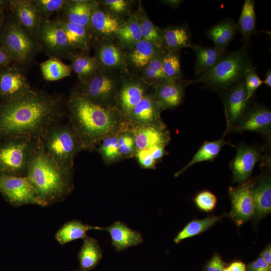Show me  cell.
<instances>
[{
	"label": "cell",
	"mask_w": 271,
	"mask_h": 271,
	"mask_svg": "<svg viewBox=\"0 0 271 271\" xmlns=\"http://www.w3.org/2000/svg\"><path fill=\"white\" fill-rule=\"evenodd\" d=\"M63 115V102L59 97L33 89L0 105V138H39Z\"/></svg>",
	"instance_id": "cell-1"
},
{
	"label": "cell",
	"mask_w": 271,
	"mask_h": 271,
	"mask_svg": "<svg viewBox=\"0 0 271 271\" xmlns=\"http://www.w3.org/2000/svg\"><path fill=\"white\" fill-rule=\"evenodd\" d=\"M69 123L83 150H91L105 137L118 132L124 120L114 107L98 104L79 90L70 94L66 102Z\"/></svg>",
	"instance_id": "cell-2"
},
{
	"label": "cell",
	"mask_w": 271,
	"mask_h": 271,
	"mask_svg": "<svg viewBox=\"0 0 271 271\" xmlns=\"http://www.w3.org/2000/svg\"><path fill=\"white\" fill-rule=\"evenodd\" d=\"M72 175L73 169L60 166L46 154L39 139L26 176L47 206L62 200L71 194L74 188Z\"/></svg>",
	"instance_id": "cell-3"
},
{
	"label": "cell",
	"mask_w": 271,
	"mask_h": 271,
	"mask_svg": "<svg viewBox=\"0 0 271 271\" xmlns=\"http://www.w3.org/2000/svg\"><path fill=\"white\" fill-rule=\"evenodd\" d=\"M244 46L238 50L226 53L198 79L190 83L200 82L217 89H226L244 80L245 74L252 67Z\"/></svg>",
	"instance_id": "cell-4"
},
{
	"label": "cell",
	"mask_w": 271,
	"mask_h": 271,
	"mask_svg": "<svg viewBox=\"0 0 271 271\" xmlns=\"http://www.w3.org/2000/svg\"><path fill=\"white\" fill-rule=\"evenodd\" d=\"M40 142L46 154L65 168L73 169L76 155L83 150L79 139L69 122H57L40 137Z\"/></svg>",
	"instance_id": "cell-5"
},
{
	"label": "cell",
	"mask_w": 271,
	"mask_h": 271,
	"mask_svg": "<svg viewBox=\"0 0 271 271\" xmlns=\"http://www.w3.org/2000/svg\"><path fill=\"white\" fill-rule=\"evenodd\" d=\"M7 138L9 141L0 145L1 175L26 176L40 138L15 136Z\"/></svg>",
	"instance_id": "cell-6"
},
{
	"label": "cell",
	"mask_w": 271,
	"mask_h": 271,
	"mask_svg": "<svg viewBox=\"0 0 271 271\" xmlns=\"http://www.w3.org/2000/svg\"><path fill=\"white\" fill-rule=\"evenodd\" d=\"M0 44L13 60L21 65L30 63L41 50L35 39L14 19L5 22Z\"/></svg>",
	"instance_id": "cell-7"
},
{
	"label": "cell",
	"mask_w": 271,
	"mask_h": 271,
	"mask_svg": "<svg viewBox=\"0 0 271 271\" xmlns=\"http://www.w3.org/2000/svg\"><path fill=\"white\" fill-rule=\"evenodd\" d=\"M41 50L50 58L68 59L73 51L70 47L66 34L55 20L43 19L35 38Z\"/></svg>",
	"instance_id": "cell-8"
},
{
	"label": "cell",
	"mask_w": 271,
	"mask_h": 271,
	"mask_svg": "<svg viewBox=\"0 0 271 271\" xmlns=\"http://www.w3.org/2000/svg\"><path fill=\"white\" fill-rule=\"evenodd\" d=\"M0 192L17 206L28 204L47 206L26 176L1 175Z\"/></svg>",
	"instance_id": "cell-9"
},
{
	"label": "cell",
	"mask_w": 271,
	"mask_h": 271,
	"mask_svg": "<svg viewBox=\"0 0 271 271\" xmlns=\"http://www.w3.org/2000/svg\"><path fill=\"white\" fill-rule=\"evenodd\" d=\"M255 180L250 178L236 187L229 188L231 207L227 216L237 227L254 217L255 204L251 188Z\"/></svg>",
	"instance_id": "cell-10"
},
{
	"label": "cell",
	"mask_w": 271,
	"mask_h": 271,
	"mask_svg": "<svg viewBox=\"0 0 271 271\" xmlns=\"http://www.w3.org/2000/svg\"><path fill=\"white\" fill-rule=\"evenodd\" d=\"M118 88L117 79L100 69L79 90L93 102L104 107H113L111 102L115 100Z\"/></svg>",
	"instance_id": "cell-11"
},
{
	"label": "cell",
	"mask_w": 271,
	"mask_h": 271,
	"mask_svg": "<svg viewBox=\"0 0 271 271\" xmlns=\"http://www.w3.org/2000/svg\"><path fill=\"white\" fill-rule=\"evenodd\" d=\"M8 8L14 19L35 39L43 18L34 0H9Z\"/></svg>",
	"instance_id": "cell-12"
},
{
	"label": "cell",
	"mask_w": 271,
	"mask_h": 271,
	"mask_svg": "<svg viewBox=\"0 0 271 271\" xmlns=\"http://www.w3.org/2000/svg\"><path fill=\"white\" fill-rule=\"evenodd\" d=\"M224 102L227 131L235 128L245 114L248 101L244 80L229 87Z\"/></svg>",
	"instance_id": "cell-13"
},
{
	"label": "cell",
	"mask_w": 271,
	"mask_h": 271,
	"mask_svg": "<svg viewBox=\"0 0 271 271\" xmlns=\"http://www.w3.org/2000/svg\"><path fill=\"white\" fill-rule=\"evenodd\" d=\"M33 89L18 68L8 65L0 68V95L5 100L19 97Z\"/></svg>",
	"instance_id": "cell-14"
},
{
	"label": "cell",
	"mask_w": 271,
	"mask_h": 271,
	"mask_svg": "<svg viewBox=\"0 0 271 271\" xmlns=\"http://www.w3.org/2000/svg\"><path fill=\"white\" fill-rule=\"evenodd\" d=\"M260 159L261 155L257 149L245 145L237 147L230 164L233 182L239 184L250 179L255 165Z\"/></svg>",
	"instance_id": "cell-15"
},
{
	"label": "cell",
	"mask_w": 271,
	"mask_h": 271,
	"mask_svg": "<svg viewBox=\"0 0 271 271\" xmlns=\"http://www.w3.org/2000/svg\"><path fill=\"white\" fill-rule=\"evenodd\" d=\"M133 132L137 150L147 149L157 145L166 146L169 134L163 122L129 126Z\"/></svg>",
	"instance_id": "cell-16"
},
{
	"label": "cell",
	"mask_w": 271,
	"mask_h": 271,
	"mask_svg": "<svg viewBox=\"0 0 271 271\" xmlns=\"http://www.w3.org/2000/svg\"><path fill=\"white\" fill-rule=\"evenodd\" d=\"M147 93L146 86L134 80L124 82L118 88L115 98L117 104L115 109L124 121L128 119L133 107Z\"/></svg>",
	"instance_id": "cell-17"
},
{
	"label": "cell",
	"mask_w": 271,
	"mask_h": 271,
	"mask_svg": "<svg viewBox=\"0 0 271 271\" xmlns=\"http://www.w3.org/2000/svg\"><path fill=\"white\" fill-rule=\"evenodd\" d=\"M162 110L154 93H147L135 105L125 121L130 126L157 122L162 120L161 113Z\"/></svg>",
	"instance_id": "cell-18"
},
{
	"label": "cell",
	"mask_w": 271,
	"mask_h": 271,
	"mask_svg": "<svg viewBox=\"0 0 271 271\" xmlns=\"http://www.w3.org/2000/svg\"><path fill=\"white\" fill-rule=\"evenodd\" d=\"M255 204L254 224L271 212V179L267 173H262L255 179L251 188Z\"/></svg>",
	"instance_id": "cell-19"
},
{
	"label": "cell",
	"mask_w": 271,
	"mask_h": 271,
	"mask_svg": "<svg viewBox=\"0 0 271 271\" xmlns=\"http://www.w3.org/2000/svg\"><path fill=\"white\" fill-rule=\"evenodd\" d=\"M99 4V2L95 1L68 0L60 11L61 17L69 22L90 30L92 13Z\"/></svg>",
	"instance_id": "cell-20"
},
{
	"label": "cell",
	"mask_w": 271,
	"mask_h": 271,
	"mask_svg": "<svg viewBox=\"0 0 271 271\" xmlns=\"http://www.w3.org/2000/svg\"><path fill=\"white\" fill-rule=\"evenodd\" d=\"M238 131H253L267 134L271 129V111L266 107H254L244 114L234 128Z\"/></svg>",
	"instance_id": "cell-21"
},
{
	"label": "cell",
	"mask_w": 271,
	"mask_h": 271,
	"mask_svg": "<svg viewBox=\"0 0 271 271\" xmlns=\"http://www.w3.org/2000/svg\"><path fill=\"white\" fill-rule=\"evenodd\" d=\"M111 238V245L117 251H121L131 246H137L143 241L142 235L124 223L117 221L111 225L103 227Z\"/></svg>",
	"instance_id": "cell-22"
},
{
	"label": "cell",
	"mask_w": 271,
	"mask_h": 271,
	"mask_svg": "<svg viewBox=\"0 0 271 271\" xmlns=\"http://www.w3.org/2000/svg\"><path fill=\"white\" fill-rule=\"evenodd\" d=\"M154 95L163 110L178 106L184 96L185 84L180 81H165L154 86Z\"/></svg>",
	"instance_id": "cell-23"
},
{
	"label": "cell",
	"mask_w": 271,
	"mask_h": 271,
	"mask_svg": "<svg viewBox=\"0 0 271 271\" xmlns=\"http://www.w3.org/2000/svg\"><path fill=\"white\" fill-rule=\"evenodd\" d=\"M121 22L118 17L114 15L99 5L93 10L90 22V30L92 36L106 37L115 35Z\"/></svg>",
	"instance_id": "cell-24"
},
{
	"label": "cell",
	"mask_w": 271,
	"mask_h": 271,
	"mask_svg": "<svg viewBox=\"0 0 271 271\" xmlns=\"http://www.w3.org/2000/svg\"><path fill=\"white\" fill-rule=\"evenodd\" d=\"M56 20L63 28L69 45L73 51L85 52L88 50L93 36L90 30L69 22L62 17H59Z\"/></svg>",
	"instance_id": "cell-25"
},
{
	"label": "cell",
	"mask_w": 271,
	"mask_h": 271,
	"mask_svg": "<svg viewBox=\"0 0 271 271\" xmlns=\"http://www.w3.org/2000/svg\"><path fill=\"white\" fill-rule=\"evenodd\" d=\"M72 70L76 73L81 85L90 80L100 69L97 59L84 52L74 51L69 56Z\"/></svg>",
	"instance_id": "cell-26"
},
{
	"label": "cell",
	"mask_w": 271,
	"mask_h": 271,
	"mask_svg": "<svg viewBox=\"0 0 271 271\" xmlns=\"http://www.w3.org/2000/svg\"><path fill=\"white\" fill-rule=\"evenodd\" d=\"M103 227L84 224L80 220H72L65 223L55 234L56 240L61 245L79 239H84L92 230H103Z\"/></svg>",
	"instance_id": "cell-27"
},
{
	"label": "cell",
	"mask_w": 271,
	"mask_h": 271,
	"mask_svg": "<svg viewBox=\"0 0 271 271\" xmlns=\"http://www.w3.org/2000/svg\"><path fill=\"white\" fill-rule=\"evenodd\" d=\"M190 48L196 55V61L194 67L195 76L201 75L211 68L226 53L225 50L216 47H206L192 44Z\"/></svg>",
	"instance_id": "cell-28"
},
{
	"label": "cell",
	"mask_w": 271,
	"mask_h": 271,
	"mask_svg": "<svg viewBox=\"0 0 271 271\" xmlns=\"http://www.w3.org/2000/svg\"><path fill=\"white\" fill-rule=\"evenodd\" d=\"M163 48L167 51H177L190 48L192 43L188 28L185 26H171L161 29Z\"/></svg>",
	"instance_id": "cell-29"
},
{
	"label": "cell",
	"mask_w": 271,
	"mask_h": 271,
	"mask_svg": "<svg viewBox=\"0 0 271 271\" xmlns=\"http://www.w3.org/2000/svg\"><path fill=\"white\" fill-rule=\"evenodd\" d=\"M226 216H227L226 213L219 216L211 214L204 219H193L188 222L177 233L174 239V241L176 244H178L186 239L199 235Z\"/></svg>",
	"instance_id": "cell-30"
},
{
	"label": "cell",
	"mask_w": 271,
	"mask_h": 271,
	"mask_svg": "<svg viewBox=\"0 0 271 271\" xmlns=\"http://www.w3.org/2000/svg\"><path fill=\"white\" fill-rule=\"evenodd\" d=\"M237 30V25L234 21L227 20L211 27L206 34L208 39L213 41L215 47L225 50L232 40Z\"/></svg>",
	"instance_id": "cell-31"
},
{
	"label": "cell",
	"mask_w": 271,
	"mask_h": 271,
	"mask_svg": "<svg viewBox=\"0 0 271 271\" xmlns=\"http://www.w3.org/2000/svg\"><path fill=\"white\" fill-rule=\"evenodd\" d=\"M102 256V249L96 239L89 236L83 239L82 245L78 255L80 266L83 271L94 268Z\"/></svg>",
	"instance_id": "cell-32"
},
{
	"label": "cell",
	"mask_w": 271,
	"mask_h": 271,
	"mask_svg": "<svg viewBox=\"0 0 271 271\" xmlns=\"http://www.w3.org/2000/svg\"><path fill=\"white\" fill-rule=\"evenodd\" d=\"M226 144H228V142L225 141L223 138L213 141L204 142L190 161L176 172L175 176H179L195 164L204 161H212Z\"/></svg>",
	"instance_id": "cell-33"
},
{
	"label": "cell",
	"mask_w": 271,
	"mask_h": 271,
	"mask_svg": "<svg viewBox=\"0 0 271 271\" xmlns=\"http://www.w3.org/2000/svg\"><path fill=\"white\" fill-rule=\"evenodd\" d=\"M94 57L98 60L100 68H119L124 63V56L121 50L116 45L110 43L99 45Z\"/></svg>",
	"instance_id": "cell-34"
},
{
	"label": "cell",
	"mask_w": 271,
	"mask_h": 271,
	"mask_svg": "<svg viewBox=\"0 0 271 271\" xmlns=\"http://www.w3.org/2000/svg\"><path fill=\"white\" fill-rule=\"evenodd\" d=\"M162 50L142 39L131 48L128 59L134 67L143 69Z\"/></svg>",
	"instance_id": "cell-35"
},
{
	"label": "cell",
	"mask_w": 271,
	"mask_h": 271,
	"mask_svg": "<svg viewBox=\"0 0 271 271\" xmlns=\"http://www.w3.org/2000/svg\"><path fill=\"white\" fill-rule=\"evenodd\" d=\"M136 14L140 24L142 39L151 43L159 49H164L161 29L150 20L142 8H139Z\"/></svg>",
	"instance_id": "cell-36"
},
{
	"label": "cell",
	"mask_w": 271,
	"mask_h": 271,
	"mask_svg": "<svg viewBox=\"0 0 271 271\" xmlns=\"http://www.w3.org/2000/svg\"><path fill=\"white\" fill-rule=\"evenodd\" d=\"M237 25L244 43H247L256 29L254 1L245 0Z\"/></svg>",
	"instance_id": "cell-37"
},
{
	"label": "cell",
	"mask_w": 271,
	"mask_h": 271,
	"mask_svg": "<svg viewBox=\"0 0 271 271\" xmlns=\"http://www.w3.org/2000/svg\"><path fill=\"white\" fill-rule=\"evenodd\" d=\"M40 68L44 79L48 81H55L69 77L72 71L70 65L56 58H50L40 63Z\"/></svg>",
	"instance_id": "cell-38"
},
{
	"label": "cell",
	"mask_w": 271,
	"mask_h": 271,
	"mask_svg": "<svg viewBox=\"0 0 271 271\" xmlns=\"http://www.w3.org/2000/svg\"><path fill=\"white\" fill-rule=\"evenodd\" d=\"M115 35L123 44L130 48L142 39L136 13L132 14L126 22L121 24Z\"/></svg>",
	"instance_id": "cell-39"
},
{
	"label": "cell",
	"mask_w": 271,
	"mask_h": 271,
	"mask_svg": "<svg viewBox=\"0 0 271 271\" xmlns=\"http://www.w3.org/2000/svg\"><path fill=\"white\" fill-rule=\"evenodd\" d=\"M117 132L105 137L96 146L98 152L104 162L108 164L121 160L118 144Z\"/></svg>",
	"instance_id": "cell-40"
},
{
	"label": "cell",
	"mask_w": 271,
	"mask_h": 271,
	"mask_svg": "<svg viewBox=\"0 0 271 271\" xmlns=\"http://www.w3.org/2000/svg\"><path fill=\"white\" fill-rule=\"evenodd\" d=\"M165 52V49L162 50L143 69L144 79L149 84L154 86L166 81L162 68L163 59Z\"/></svg>",
	"instance_id": "cell-41"
},
{
	"label": "cell",
	"mask_w": 271,
	"mask_h": 271,
	"mask_svg": "<svg viewBox=\"0 0 271 271\" xmlns=\"http://www.w3.org/2000/svg\"><path fill=\"white\" fill-rule=\"evenodd\" d=\"M117 141L121 159L135 156L137 149L133 134L126 123H123L118 131Z\"/></svg>",
	"instance_id": "cell-42"
},
{
	"label": "cell",
	"mask_w": 271,
	"mask_h": 271,
	"mask_svg": "<svg viewBox=\"0 0 271 271\" xmlns=\"http://www.w3.org/2000/svg\"><path fill=\"white\" fill-rule=\"evenodd\" d=\"M163 71L166 81H180L181 65L177 51H166L162 64Z\"/></svg>",
	"instance_id": "cell-43"
},
{
	"label": "cell",
	"mask_w": 271,
	"mask_h": 271,
	"mask_svg": "<svg viewBox=\"0 0 271 271\" xmlns=\"http://www.w3.org/2000/svg\"><path fill=\"white\" fill-rule=\"evenodd\" d=\"M193 201L197 208L200 211L210 213L215 208L217 198L210 191L204 190L198 192L195 196Z\"/></svg>",
	"instance_id": "cell-44"
},
{
	"label": "cell",
	"mask_w": 271,
	"mask_h": 271,
	"mask_svg": "<svg viewBox=\"0 0 271 271\" xmlns=\"http://www.w3.org/2000/svg\"><path fill=\"white\" fill-rule=\"evenodd\" d=\"M43 19H49L54 13L61 11L68 0H34Z\"/></svg>",
	"instance_id": "cell-45"
},
{
	"label": "cell",
	"mask_w": 271,
	"mask_h": 271,
	"mask_svg": "<svg viewBox=\"0 0 271 271\" xmlns=\"http://www.w3.org/2000/svg\"><path fill=\"white\" fill-rule=\"evenodd\" d=\"M244 82L246 91V100L248 101L256 90L262 84V80L260 79L255 69L252 66L246 71L244 78Z\"/></svg>",
	"instance_id": "cell-46"
},
{
	"label": "cell",
	"mask_w": 271,
	"mask_h": 271,
	"mask_svg": "<svg viewBox=\"0 0 271 271\" xmlns=\"http://www.w3.org/2000/svg\"><path fill=\"white\" fill-rule=\"evenodd\" d=\"M99 3L104 7L105 10L116 16L125 13L129 6L128 2L124 0H104Z\"/></svg>",
	"instance_id": "cell-47"
},
{
	"label": "cell",
	"mask_w": 271,
	"mask_h": 271,
	"mask_svg": "<svg viewBox=\"0 0 271 271\" xmlns=\"http://www.w3.org/2000/svg\"><path fill=\"white\" fill-rule=\"evenodd\" d=\"M135 157L141 167L147 169H154L157 163L152 157L148 149L137 150Z\"/></svg>",
	"instance_id": "cell-48"
},
{
	"label": "cell",
	"mask_w": 271,
	"mask_h": 271,
	"mask_svg": "<svg viewBox=\"0 0 271 271\" xmlns=\"http://www.w3.org/2000/svg\"><path fill=\"white\" fill-rule=\"evenodd\" d=\"M226 266V263L221 257L215 253L205 266V271H222Z\"/></svg>",
	"instance_id": "cell-49"
},
{
	"label": "cell",
	"mask_w": 271,
	"mask_h": 271,
	"mask_svg": "<svg viewBox=\"0 0 271 271\" xmlns=\"http://www.w3.org/2000/svg\"><path fill=\"white\" fill-rule=\"evenodd\" d=\"M246 269L247 271H271V265L259 256L247 265Z\"/></svg>",
	"instance_id": "cell-50"
},
{
	"label": "cell",
	"mask_w": 271,
	"mask_h": 271,
	"mask_svg": "<svg viewBox=\"0 0 271 271\" xmlns=\"http://www.w3.org/2000/svg\"><path fill=\"white\" fill-rule=\"evenodd\" d=\"M165 147L164 145H157L148 149L156 163L159 162L165 155Z\"/></svg>",
	"instance_id": "cell-51"
},
{
	"label": "cell",
	"mask_w": 271,
	"mask_h": 271,
	"mask_svg": "<svg viewBox=\"0 0 271 271\" xmlns=\"http://www.w3.org/2000/svg\"><path fill=\"white\" fill-rule=\"evenodd\" d=\"M13 61L6 50L0 44V68L9 65Z\"/></svg>",
	"instance_id": "cell-52"
},
{
	"label": "cell",
	"mask_w": 271,
	"mask_h": 271,
	"mask_svg": "<svg viewBox=\"0 0 271 271\" xmlns=\"http://www.w3.org/2000/svg\"><path fill=\"white\" fill-rule=\"evenodd\" d=\"M230 271H247L246 264L240 260H235L228 266Z\"/></svg>",
	"instance_id": "cell-53"
},
{
	"label": "cell",
	"mask_w": 271,
	"mask_h": 271,
	"mask_svg": "<svg viewBox=\"0 0 271 271\" xmlns=\"http://www.w3.org/2000/svg\"><path fill=\"white\" fill-rule=\"evenodd\" d=\"M260 257L271 265V245L268 244L260 253Z\"/></svg>",
	"instance_id": "cell-54"
},
{
	"label": "cell",
	"mask_w": 271,
	"mask_h": 271,
	"mask_svg": "<svg viewBox=\"0 0 271 271\" xmlns=\"http://www.w3.org/2000/svg\"><path fill=\"white\" fill-rule=\"evenodd\" d=\"M262 83L265 84L268 87H270L271 86V71L270 69H269L268 71L266 73L265 77L263 81H262Z\"/></svg>",
	"instance_id": "cell-55"
},
{
	"label": "cell",
	"mask_w": 271,
	"mask_h": 271,
	"mask_svg": "<svg viewBox=\"0 0 271 271\" xmlns=\"http://www.w3.org/2000/svg\"><path fill=\"white\" fill-rule=\"evenodd\" d=\"M163 2L164 4H166L171 7H177L181 4L182 1H178V0H174V1L171 0V1H163Z\"/></svg>",
	"instance_id": "cell-56"
},
{
	"label": "cell",
	"mask_w": 271,
	"mask_h": 271,
	"mask_svg": "<svg viewBox=\"0 0 271 271\" xmlns=\"http://www.w3.org/2000/svg\"><path fill=\"white\" fill-rule=\"evenodd\" d=\"M9 0H0V11H4L7 8L9 7Z\"/></svg>",
	"instance_id": "cell-57"
},
{
	"label": "cell",
	"mask_w": 271,
	"mask_h": 271,
	"mask_svg": "<svg viewBox=\"0 0 271 271\" xmlns=\"http://www.w3.org/2000/svg\"><path fill=\"white\" fill-rule=\"evenodd\" d=\"M5 24V15L3 11H0V35Z\"/></svg>",
	"instance_id": "cell-58"
},
{
	"label": "cell",
	"mask_w": 271,
	"mask_h": 271,
	"mask_svg": "<svg viewBox=\"0 0 271 271\" xmlns=\"http://www.w3.org/2000/svg\"><path fill=\"white\" fill-rule=\"evenodd\" d=\"M222 271H230L227 266H225Z\"/></svg>",
	"instance_id": "cell-59"
},
{
	"label": "cell",
	"mask_w": 271,
	"mask_h": 271,
	"mask_svg": "<svg viewBox=\"0 0 271 271\" xmlns=\"http://www.w3.org/2000/svg\"><path fill=\"white\" fill-rule=\"evenodd\" d=\"M75 271H78V270H75Z\"/></svg>",
	"instance_id": "cell-60"
}]
</instances>
